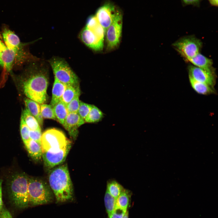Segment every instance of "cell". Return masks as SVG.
<instances>
[{"mask_svg":"<svg viewBox=\"0 0 218 218\" xmlns=\"http://www.w3.org/2000/svg\"><path fill=\"white\" fill-rule=\"evenodd\" d=\"M39 61L27 63L21 74L15 78L28 98L42 104L46 100L48 81L46 69Z\"/></svg>","mask_w":218,"mask_h":218,"instance_id":"1","label":"cell"},{"mask_svg":"<svg viewBox=\"0 0 218 218\" xmlns=\"http://www.w3.org/2000/svg\"><path fill=\"white\" fill-rule=\"evenodd\" d=\"M48 180L57 203L65 202L72 198L73 186L67 165H60L51 170Z\"/></svg>","mask_w":218,"mask_h":218,"instance_id":"2","label":"cell"},{"mask_svg":"<svg viewBox=\"0 0 218 218\" xmlns=\"http://www.w3.org/2000/svg\"><path fill=\"white\" fill-rule=\"evenodd\" d=\"M1 33L7 47L15 54L17 65L26 64L33 58L34 56L25 48L27 44L22 43L18 37L7 25L3 26Z\"/></svg>","mask_w":218,"mask_h":218,"instance_id":"3","label":"cell"},{"mask_svg":"<svg viewBox=\"0 0 218 218\" xmlns=\"http://www.w3.org/2000/svg\"><path fill=\"white\" fill-rule=\"evenodd\" d=\"M28 177L24 173H17L12 177L8 187L11 198L15 205L24 208L29 205Z\"/></svg>","mask_w":218,"mask_h":218,"instance_id":"4","label":"cell"},{"mask_svg":"<svg viewBox=\"0 0 218 218\" xmlns=\"http://www.w3.org/2000/svg\"><path fill=\"white\" fill-rule=\"evenodd\" d=\"M28 196L29 204L33 206L46 204L53 200V194L48 185L43 180L28 178Z\"/></svg>","mask_w":218,"mask_h":218,"instance_id":"5","label":"cell"},{"mask_svg":"<svg viewBox=\"0 0 218 218\" xmlns=\"http://www.w3.org/2000/svg\"><path fill=\"white\" fill-rule=\"evenodd\" d=\"M71 143L62 131L55 128L48 129L42 134L41 145L43 152L56 153Z\"/></svg>","mask_w":218,"mask_h":218,"instance_id":"6","label":"cell"},{"mask_svg":"<svg viewBox=\"0 0 218 218\" xmlns=\"http://www.w3.org/2000/svg\"><path fill=\"white\" fill-rule=\"evenodd\" d=\"M54 78L66 85L79 86L77 75L71 69L67 62L62 58L57 57L49 61Z\"/></svg>","mask_w":218,"mask_h":218,"instance_id":"7","label":"cell"},{"mask_svg":"<svg viewBox=\"0 0 218 218\" xmlns=\"http://www.w3.org/2000/svg\"><path fill=\"white\" fill-rule=\"evenodd\" d=\"M172 46L187 61L200 53L202 43L200 39L190 36L179 39L173 43Z\"/></svg>","mask_w":218,"mask_h":218,"instance_id":"8","label":"cell"},{"mask_svg":"<svg viewBox=\"0 0 218 218\" xmlns=\"http://www.w3.org/2000/svg\"><path fill=\"white\" fill-rule=\"evenodd\" d=\"M122 25V15L118 10L113 21L107 29L106 37L107 48L111 49L119 44L121 36Z\"/></svg>","mask_w":218,"mask_h":218,"instance_id":"9","label":"cell"},{"mask_svg":"<svg viewBox=\"0 0 218 218\" xmlns=\"http://www.w3.org/2000/svg\"><path fill=\"white\" fill-rule=\"evenodd\" d=\"M188 69L189 76L214 88L216 84V75L213 68L205 69L190 65Z\"/></svg>","mask_w":218,"mask_h":218,"instance_id":"10","label":"cell"},{"mask_svg":"<svg viewBox=\"0 0 218 218\" xmlns=\"http://www.w3.org/2000/svg\"><path fill=\"white\" fill-rule=\"evenodd\" d=\"M118 10L110 3L105 4L97 10L95 16L105 31L111 24Z\"/></svg>","mask_w":218,"mask_h":218,"instance_id":"11","label":"cell"},{"mask_svg":"<svg viewBox=\"0 0 218 218\" xmlns=\"http://www.w3.org/2000/svg\"><path fill=\"white\" fill-rule=\"evenodd\" d=\"M71 143L61 150L56 152H43L44 164L47 168L51 169L64 161L70 150Z\"/></svg>","mask_w":218,"mask_h":218,"instance_id":"12","label":"cell"},{"mask_svg":"<svg viewBox=\"0 0 218 218\" xmlns=\"http://www.w3.org/2000/svg\"><path fill=\"white\" fill-rule=\"evenodd\" d=\"M80 37L81 39L86 45L94 50L100 51L103 49L104 40L86 27L81 32Z\"/></svg>","mask_w":218,"mask_h":218,"instance_id":"13","label":"cell"},{"mask_svg":"<svg viewBox=\"0 0 218 218\" xmlns=\"http://www.w3.org/2000/svg\"><path fill=\"white\" fill-rule=\"evenodd\" d=\"M84 123V120L77 113H70L68 114L63 125L70 136L75 140L78 136V128Z\"/></svg>","mask_w":218,"mask_h":218,"instance_id":"14","label":"cell"},{"mask_svg":"<svg viewBox=\"0 0 218 218\" xmlns=\"http://www.w3.org/2000/svg\"><path fill=\"white\" fill-rule=\"evenodd\" d=\"M190 84L197 93L203 95H208L215 94L216 92L213 87L203 83L197 81L189 76Z\"/></svg>","mask_w":218,"mask_h":218,"instance_id":"15","label":"cell"},{"mask_svg":"<svg viewBox=\"0 0 218 218\" xmlns=\"http://www.w3.org/2000/svg\"><path fill=\"white\" fill-rule=\"evenodd\" d=\"M85 27L104 40L105 30L99 23L95 15H91L88 18Z\"/></svg>","mask_w":218,"mask_h":218,"instance_id":"16","label":"cell"},{"mask_svg":"<svg viewBox=\"0 0 218 218\" xmlns=\"http://www.w3.org/2000/svg\"><path fill=\"white\" fill-rule=\"evenodd\" d=\"M67 85L54 78L52 89L51 104L53 107L60 101Z\"/></svg>","mask_w":218,"mask_h":218,"instance_id":"17","label":"cell"},{"mask_svg":"<svg viewBox=\"0 0 218 218\" xmlns=\"http://www.w3.org/2000/svg\"><path fill=\"white\" fill-rule=\"evenodd\" d=\"M25 146L30 156L33 159L36 161L41 160L42 158L43 152L40 144L30 139Z\"/></svg>","mask_w":218,"mask_h":218,"instance_id":"18","label":"cell"},{"mask_svg":"<svg viewBox=\"0 0 218 218\" xmlns=\"http://www.w3.org/2000/svg\"><path fill=\"white\" fill-rule=\"evenodd\" d=\"M188 61L193 65L203 69H208L212 67V60L200 53L188 60Z\"/></svg>","mask_w":218,"mask_h":218,"instance_id":"19","label":"cell"},{"mask_svg":"<svg viewBox=\"0 0 218 218\" xmlns=\"http://www.w3.org/2000/svg\"><path fill=\"white\" fill-rule=\"evenodd\" d=\"M79 86L67 85L61 101L67 105L76 96L80 95Z\"/></svg>","mask_w":218,"mask_h":218,"instance_id":"20","label":"cell"},{"mask_svg":"<svg viewBox=\"0 0 218 218\" xmlns=\"http://www.w3.org/2000/svg\"><path fill=\"white\" fill-rule=\"evenodd\" d=\"M53 109L57 120L63 125L68 113L66 105L61 101L53 106Z\"/></svg>","mask_w":218,"mask_h":218,"instance_id":"21","label":"cell"},{"mask_svg":"<svg viewBox=\"0 0 218 218\" xmlns=\"http://www.w3.org/2000/svg\"><path fill=\"white\" fill-rule=\"evenodd\" d=\"M24 120L30 130H41L40 126L36 118L25 108L22 113Z\"/></svg>","mask_w":218,"mask_h":218,"instance_id":"22","label":"cell"},{"mask_svg":"<svg viewBox=\"0 0 218 218\" xmlns=\"http://www.w3.org/2000/svg\"><path fill=\"white\" fill-rule=\"evenodd\" d=\"M104 117V114L97 107L92 105V107L84 119L85 122L95 123L102 120Z\"/></svg>","mask_w":218,"mask_h":218,"instance_id":"23","label":"cell"},{"mask_svg":"<svg viewBox=\"0 0 218 218\" xmlns=\"http://www.w3.org/2000/svg\"><path fill=\"white\" fill-rule=\"evenodd\" d=\"M131 197L130 191L124 189L116 199L115 206L127 210Z\"/></svg>","mask_w":218,"mask_h":218,"instance_id":"24","label":"cell"},{"mask_svg":"<svg viewBox=\"0 0 218 218\" xmlns=\"http://www.w3.org/2000/svg\"><path fill=\"white\" fill-rule=\"evenodd\" d=\"M124 189L121 184L115 180L107 183L106 190L116 199Z\"/></svg>","mask_w":218,"mask_h":218,"instance_id":"25","label":"cell"},{"mask_svg":"<svg viewBox=\"0 0 218 218\" xmlns=\"http://www.w3.org/2000/svg\"><path fill=\"white\" fill-rule=\"evenodd\" d=\"M26 108L36 119L40 113V106L37 102L28 98L24 100Z\"/></svg>","mask_w":218,"mask_h":218,"instance_id":"26","label":"cell"},{"mask_svg":"<svg viewBox=\"0 0 218 218\" xmlns=\"http://www.w3.org/2000/svg\"><path fill=\"white\" fill-rule=\"evenodd\" d=\"M104 201L106 211L109 216L115 209L116 199L112 196L106 190L105 194Z\"/></svg>","mask_w":218,"mask_h":218,"instance_id":"27","label":"cell"},{"mask_svg":"<svg viewBox=\"0 0 218 218\" xmlns=\"http://www.w3.org/2000/svg\"><path fill=\"white\" fill-rule=\"evenodd\" d=\"M40 112L43 118L57 120L53 107L51 105L41 104L40 106Z\"/></svg>","mask_w":218,"mask_h":218,"instance_id":"28","label":"cell"},{"mask_svg":"<svg viewBox=\"0 0 218 218\" xmlns=\"http://www.w3.org/2000/svg\"><path fill=\"white\" fill-rule=\"evenodd\" d=\"M30 129L25 124L21 115L20 122V132L22 141L25 146L30 139Z\"/></svg>","mask_w":218,"mask_h":218,"instance_id":"29","label":"cell"},{"mask_svg":"<svg viewBox=\"0 0 218 218\" xmlns=\"http://www.w3.org/2000/svg\"><path fill=\"white\" fill-rule=\"evenodd\" d=\"M92 105L88 104L82 101H80V104L77 113L80 117L84 120V119L90 112Z\"/></svg>","mask_w":218,"mask_h":218,"instance_id":"30","label":"cell"},{"mask_svg":"<svg viewBox=\"0 0 218 218\" xmlns=\"http://www.w3.org/2000/svg\"><path fill=\"white\" fill-rule=\"evenodd\" d=\"M80 95L76 96L66 105L68 113H77L80 104Z\"/></svg>","mask_w":218,"mask_h":218,"instance_id":"31","label":"cell"},{"mask_svg":"<svg viewBox=\"0 0 218 218\" xmlns=\"http://www.w3.org/2000/svg\"><path fill=\"white\" fill-rule=\"evenodd\" d=\"M127 210L115 206L112 212L108 216L109 218H123Z\"/></svg>","mask_w":218,"mask_h":218,"instance_id":"32","label":"cell"},{"mask_svg":"<svg viewBox=\"0 0 218 218\" xmlns=\"http://www.w3.org/2000/svg\"><path fill=\"white\" fill-rule=\"evenodd\" d=\"M42 134L41 130H30L29 133L30 139L37 142L41 145Z\"/></svg>","mask_w":218,"mask_h":218,"instance_id":"33","label":"cell"},{"mask_svg":"<svg viewBox=\"0 0 218 218\" xmlns=\"http://www.w3.org/2000/svg\"><path fill=\"white\" fill-rule=\"evenodd\" d=\"M201 0H182V1L184 5H199Z\"/></svg>","mask_w":218,"mask_h":218,"instance_id":"34","label":"cell"},{"mask_svg":"<svg viewBox=\"0 0 218 218\" xmlns=\"http://www.w3.org/2000/svg\"><path fill=\"white\" fill-rule=\"evenodd\" d=\"M0 217L1 218H12L9 211L5 209H2L0 211Z\"/></svg>","mask_w":218,"mask_h":218,"instance_id":"35","label":"cell"},{"mask_svg":"<svg viewBox=\"0 0 218 218\" xmlns=\"http://www.w3.org/2000/svg\"><path fill=\"white\" fill-rule=\"evenodd\" d=\"M2 180L0 179V211L2 209L3 201L2 200Z\"/></svg>","mask_w":218,"mask_h":218,"instance_id":"36","label":"cell"},{"mask_svg":"<svg viewBox=\"0 0 218 218\" xmlns=\"http://www.w3.org/2000/svg\"><path fill=\"white\" fill-rule=\"evenodd\" d=\"M210 5L213 6L217 7L218 0H208Z\"/></svg>","mask_w":218,"mask_h":218,"instance_id":"37","label":"cell"},{"mask_svg":"<svg viewBox=\"0 0 218 218\" xmlns=\"http://www.w3.org/2000/svg\"><path fill=\"white\" fill-rule=\"evenodd\" d=\"M123 218H128V212L127 211L125 214Z\"/></svg>","mask_w":218,"mask_h":218,"instance_id":"38","label":"cell"},{"mask_svg":"<svg viewBox=\"0 0 218 218\" xmlns=\"http://www.w3.org/2000/svg\"><path fill=\"white\" fill-rule=\"evenodd\" d=\"M2 36V34H1V32H0V38ZM2 63H1V61H0V67H2V68H3V65H2Z\"/></svg>","mask_w":218,"mask_h":218,"instance_id":"39","label":"cell"},{"mask_svg":"<svg viewBox=\"0 0 218 218\" xmlns=\"http://www.w3.org/2000/svg\"><path fill=\"white\" fill-rule=\"evenodd\" d=\"M0 218H1V217H0Z\"/></svg>","mask_w":218,"mask_h":218,"instance_id":"40","label":"cell"}]
</instances>
